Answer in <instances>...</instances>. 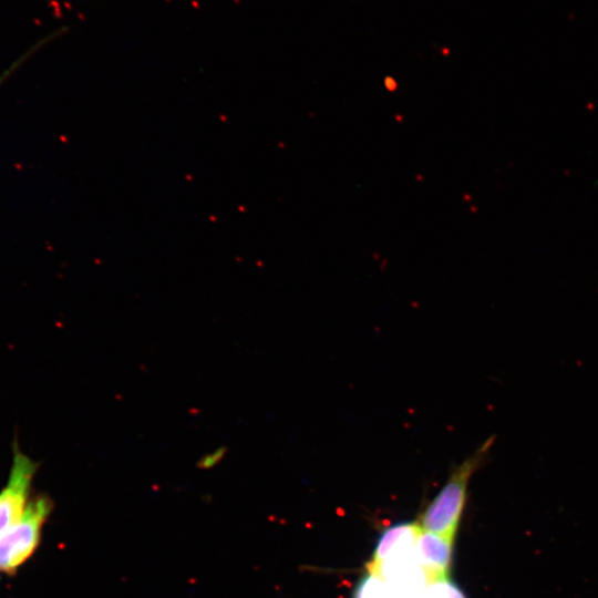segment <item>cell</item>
Returning a JSON list of instances; mask_svg holds the SVG:
<instances>
[{
  "label": "cell",
  "instance_id": "cell-1",
  "mask_svg": "<svg viewBox=\"0 0 598 598\" xmlns=\"http://www.w3.org/2000/svg\"><path fill=\"white\" fill-rule=\"evenodd\" d=\"M493 442V437L487 439L474 453L453 467L446 483L422 515L420 526L423 530L454 540L470 480L487 458Z\"/></svg>",
  "mask_w": 598,
  "mask_h": 598
},
{
  "label": "cell",
  "instance_id": "cell-2",
  "mask_svg": "<svg viewBox=\"0 0 598 598\" xmlns=\"http://www.w3.org/2000/svg\"><path fill=\"white\" fill-rule=\"evenodd\" d=\"M51 511L50 498L37 496L29 502L19 522L0 534V573L12 575L32 556Z\"/></svg>",
  "mask_w": 598,
  "mask_h": 598
},
{
  "label": "cell",
  "instance_id": "cell-3",
  "mask_svg": "<svg viewBox=\"0 0 598 598\" xmlns=\"http://www.w3.org/2000/svg\"><path fill=\"white\" fill-rule=\"evenodd\" d=\"M37 470L38 464L16 445L7 484L0 491V534L23 515Z\"/></svg>",
  "mask_w": 598,
  "mask_h": 598
},
{
  "label": "cell",
  "instance_id": "cell-4",
  "mask_svg": "<svg viewBox=\"0 0 598 598\" xmlns=\"http://www.w3.org/2000/svg\"><path fill=\"white\" fill-rule=\"evenodd\" d=\"M454 540L440 534L421 530L415 546L414 556L431 580L446 579L448 573Z\"/></svg>",
  "mask_w": 598,
  "mask_h": 598
},
{
  "label": "cell",
  "instance_id": "cell-5",
  "mask_svg": "<svg viewBox=\"0 0 598 598\" xmlns=\"http://www.w3.org/2000/svg\"><path fill=\"white\" fill-rule=\"evenodd\" d=\"M421 530L422 527L416 523H400L385 529L378 540L372 566L375 567L388 559L412 555Z\"/></svg>",
  "mask_w": 598,
  "mask_h": 598
},
{
  "label": "cell",
  "instance_id": "cell-6",
  "mask_svg": "<svg viewBox=\"0 0 598 598\" xmlns=\"http://www.w3.org/2000/svg\"><path fill=\"white\" fill-rule=\"evenodd\" d=\"M429 589V598H465L462 591L446 579L436 580Z\"/></svg>",
  "mask_w": 598,
  "mask_h": 598
},
{
  "label": "cell",
  "instance_id": "cell-7",
  "mask_svg": "<svg viewBox=\"0 0 598 598\" xmlns=\"http://www.w3.org/2000/svg\"><path fill=\"white\" fill-rule=\"evenodd\" d=\"M223 456H224V450L223 448L217 450L214 453L205 456L200 461L199 465H200V467H206V468L210 467L214 464L218 463L221 460Z\"/></svg>",
  "mask_w": 598,
  "mask_h": 598
}]
</instances>
